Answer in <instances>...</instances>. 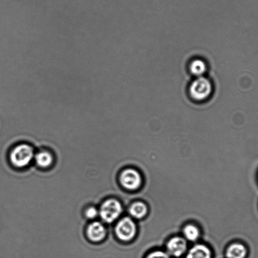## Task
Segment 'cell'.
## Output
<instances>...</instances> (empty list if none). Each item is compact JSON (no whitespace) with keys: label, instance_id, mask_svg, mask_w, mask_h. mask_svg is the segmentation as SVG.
Returning <instances> with one entry per match:
<instances>
[{"label":"cell","instance_id":"3","mask_svg":"<svg viewBox=\"0 0 258 258\" xmlns=\"http://www.w3.org/2000/svg\"><path fill=\"white\" fill-rule=\"evenodd\" d=\"M122 206L115 199H110L102 205L100 210V216L104 221L112 223L122 213Z\"/></svg>","mask_w":258,"mask_h":258},{"label":"cell","instance_id":"12","mask_svg":"<svg viewBox=\"0 0 258 258\" xmlns=\"http://www.w3.org/2000/svg\"><path fill=\"white\" fill-rule=\"evenodd\" d=\"M35 162L38 166L42 167V168H47L53 162V157L51 154L48 152H40L37 153L35 157Z\"/></svg>","mask_w":258,"mask_h":258},{"label":"cell","instance_id":"7","mask_svg":"<svg viewBox=\"0 0 258 258\" xmlns=\"http://www.w3.org/2000/svg\"><path fill=\"white\" fill-rule=\"evenodd\" d=\"M106 231L105 226L100 222H94L87 229V236L93 242H99L105 238Z\"/></svg>","mask_w":258,"mask_h":258},{"label":"cell","instance_id":"10","mask_svg":"<svg viewBox=\"0 0 258 258\" xmlns=\"http://www.w3.org/2000/svg\"><path fill=\"white\" fill-rule=\"evenodd\" d=\"M130 214L136 219H141L147 214V207L142 202H136L131 206Z\"/></svg>","mask_w":258,"mask_h":258},{"label":"cell","instance_id":"1","mask_svg":"<svg viewBox=\"0 0 258 258\" xmlns=\"http://www.w3.org/2000/svg\"><path fill=\"white\" fill-rule=\"evenodd\" d=\"M213 92L212 83L206 78L198 77L191 83L189 94L194 100L203 102L208 100Z\"/></svg>","mask_w":258,"mask_h":258},{"label":"cell","instance_id":"6","mask_svg":"<svg viewBox=\"0 0 258 258\" xmlns=\"http://www.w3.org/2000/svg\"><path fill=\"white\" fill-rule=\"evenodd\" d=\"M168 253L174 257H179L184 254L187 250V242L185 239L180 237L172 238L167 244Z\"/></svg>","mask_w":258,"mask_h":258},{"label":"cell","instance_id":"4","mask_svg":"<svg viewBox=\"0 0 258 258\" xmlns=\"http://www.w3.org/2000/svg\"><path fill=\"white\" fill-rule=\"evenodd\" d=\"M116 233L121 241H130L135 237L136 233L135 222L129 217H125L121 219L116 226Z\"/></svg>","mask_w":258,"mask_h":258},{"label":"cell","instance_id":"9","mask_svg":"<svg viewBox=\"0 0 258 258\" xmlns=\"http://www.w3.org/2000/svg\"><path fill=\"white\" fill-rule=\"evenodd\" d=\"M186 258H212V253L208 247L198 244L189 250Z\"/></svg>","mask_w":258,"mask_h":258},{"label":"cell","instance_id":"15","mask_svg":"<svg viewBox=\"0 0 258 258\" xmlns=\"http://www.w3.org/2000/svg\"><path fill=\"white\" fill-rule=\"evenodd\" d=\"M98 212L94 207H90L85 212V216L88 219H95L98 216Z\"/></svg>","mask_w":258,"mask_h":258},{"label":"cell","instance_id":"13","mask_svg":"<svg viewBox=\"0 0 258 258\" xmlns=\"http://www.w3.org/2000/svg\"><path fill=\"white\" fill-rule=\"evenodd\" d=\"M184 236L189 241H194L198 239L199 236V231L198 228L193 225H188L184 229Z\"/></svg>","mask_w":258,"mask_h":258},{"label":"cell","instance_id":"14","mask_svg":"<svg viewBox=\"0 0 258 258\" xmlns=\"http://www.w3.org/2000/svg\"><path fill=\"white\" fill-rule=\"evenodd\" d=\"M146 258H171L167 252L158 251L151 252Z\"/></svg>","mask_w":258,"mask_h":258},{"label":"cell","instance_id":"8","mask_svg":"<svg viewBox=\"0 0 258 258\" xmlns=\"http://www.w3.org/2000/svg\"><path fill=\"white\" fill-rule=\"evenodd\" d=\"M226 255L227 258H246L247 255V249L244 244L235 243L229 246Z\"/></svg>","mask_w":258,"mask_h":258},{"label":"cell","instance_id":"5","mask_svg":"<svg viewBox=\"0 0 258 258\" xmlns=\"http://www.w3.org/2000/svg\"><path fill=\"white\" fill-rule=\"evenodd\" d=\"M121 183L125 188L134 190L139 188L141 184L140 174L132 169H128L121 174Z\"/></svg>","mask_w":258,"mask_h":258},{"label":"cell","instance_id":"2","mask_svg":"<svg viewBox=\"0 0 258 258\" xmlns=\"http://www.w3.org/2000/svg\"><path fill=\"white\" fill-rule=\"evenodd\" d=\"M34 158V150L27 144L18 146L10 154V160L13 165L23 168L28 165Z\"/></svg>","mask_w":258,"mask_h":258},{"label":"cell","instance_id":"11","mask_svg":"<svg viewBox=\"0 0 258 258\" xmlns=\"http://www.w3.org/2000/svg\"><path fill=\"white\" fill-rule=\"evenodd\" d=\"M207 68L206 63L203 60L199 59L193 60L189 67V70L192 74L198 77H202L204 74Z\"/></svg>","mask_w":258,"mask_h":258}]
</instances>
